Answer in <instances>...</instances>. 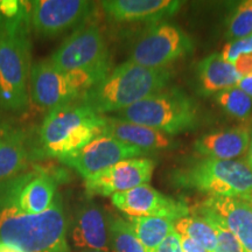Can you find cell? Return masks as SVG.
I'll return each instance as SVG.
<instances>
[{
	"mask_svg": "<svg viewBox=\"0 0 252 252\" xmlns=\"http://www.w3.org/2000/svg\"><path fill=\"white\" fill-rule=\"evenodd\" d=\"M169 80L171 72L167 68H145L126 61L87 90L78 103L100 116L115 113L165 89Z\"/></svg>",
	"mask_w": 252,
	"mask_h": 252,
	"instance_id": "1",
	"label": "cell"
},
{
	"mask_svg": "<svg viewBox=\"0 0 252 252\" xmlns=\"http://www.w3.org/2000/svg\"><path fill=\"white\" fill-rule=\"evenodd\" d=\"M30 31L31 11L0 19V109L6 111H25L30 103Z\"/></svg>",
	"mask_w": 252,
	"mask_h": 252,
	"instance_id": "2",
	"label": "cell"
},
{
	"mask_svg": "<svg viewBox=\"0 0 252 252\" xmlns=\"http://www.w3.org/2000/svg\"><path fill=\"white\" fill-rule=\"evenodd\" d=\"M68 220L60 195L46 212L25 214L0 207V242L23 252H50L65 239Z\"/></svg>",
	"mask_w": 252,
	"mask_h": 252,
	"instance_id": "3",
	"label": "cell"
},
{
	"mask_svg": "<svg viewBox=\"0 0 252 252\" xmlns=\"http://www.w3.org/2000/svg\"><path fill=\"white\" fill-rule=\"evenodd\" d=\"M171 180L184 189L252 203V168L244 160L197 159L175 169Z\"/></svg>",
	"mask_w": 252,
	"mask_h": 252,
	"instance_id": "4",
	"label": "cell"
},
{
	"mask_svg": "<svg viewBox=\"0 0 252 252\" xmlns=\"http://www.w3.org/2000/svg\"><path fill=\"white\" fill-rule=\"evenodd\" d=\"M105 117L81 103L49 110L40 127V144L47 156L62 158L77 152L103 134Z\"/></svg>",
	"mask_w": 252,
	"mask_h": 252,
	"instance_id": "5",
	"label": "cell"
},
{
	"mask_svg": "<svg viewBox=\"0 0 252 252\" xmlns=\"http://www.w3.org/2000/svg\"><path fill=\"white\" fill-rule=\"evenodd\" d=\"M112 117L163 132L178 134L193 130L198 121L197 104L180 88H165L131 106L113 113Z\"/></svg>",
	"mask_w": 252,
	"mask_h": 252,
	"instance_id": "6",
	"label": "cell"
},
{
	"mask_svg": "<svg viewBox=\"0 0 252 252\" xmlns=\"http://www.w3.org/2000/svg\"><path fill=\"white\" fill-rule=\"evenodd\" d=\"M191 49L193 41L179 26L151 24L131 43L127 61L145 68L165 69Z\"/></svg>",
	"mask_w": 252,
	"mask_h": 252,
	"instance_id": "7",
	"label": "cell"
},
{
	"mask_svg": "<svg viewBox=\"0 0 252 252\" xmlns=\"http://www.w3.org/2000/svg\"><path fill=\"white\" fill-rule=\"evenodd\" d=\"M48 60L63 72L111 69L108 45L99 28L93 24L75 30Z\"/></svg>",
	"mask_w": 252,
	"mask_h": 252,
	"instance_id": "8",
	"label": "cell"
},
{
	"mask_svg": "<svg viewBox=\"0 0 252 252\" xmlns=\"http://www.w3.org/2000/svg\"><path fill=\"white\" fill-rule=\"evenodd\" d=\"M94 8V2L86 0L32 1L31 28L37 37L54 39L83 26Z\"/></svg>",
	"mask_w": 252,
	"mask_h": 252,
	"instance_id": "9",
	"label": "cell"
},
{
	"mask_svg": "<svg viewBox=\"0 0 252 252\" xmlns=\"http://www.w3.org/2000/svg\"><path fill=\"white\" fill-rule=\"evenodd\" d=\"M146 154L149 153L116 138L100 134L77 152L60 158L59 160L75 169L84 179H88L123 160L140 158Z\"/></svg>",
	"mask_w": 252,
	"mask_h": 252,
	"instance_id": "10",
	"label": "cell"
},
{
	"mask_svg": "<svg viewBox=\"0 0 252 252\" xmlns=\"http://www.w3.org/2000/svg\"><path fill=\"white\" fill-rule=\"evenodd\" d=\"M111 201L130 217H161L175 222L189 214L185 202L160 193L149 184L112 195Z\"/></svg>",
	"mask_w": 252,
	"mask_h": 252,
	"instance_id": "11",
	"label": "cell"
},
{
	"mask_svg": "<svg viewBox=\"0 0 252 252\" xmlns=\"http://www.w3.org/2000/svg\"><path fill=\"white\" fill-rule=\"evenodd\" d=\"M157 162L149 158H133L110 166L86 179V190L90 196H112L145 185L152 179Z\"/></svg>",
	"mask_w": 252,
	"mask_h": 252,
	"instance_id": "12",
	"label": "cell"
},
{
	"mask_svg": "<svg viewBox=\"0 0 252 252\" xmlns=\"http://www.w3.org/2000/svg\"><path fill=\"white\" fill-rule=\"evenodd\" d=\"M30 91L32 102L48 110L74 103L81 97L67 72L59 70L48 59L32 65Z\"/></svg>",
	"mask_w": 252,
	"mask_h": 252,
	"instance_id": "13",
	"label": "cell"
},
{
	"mask_svg": "<svg viewBox=\"0 0 252 252\" xmlns=\"http://www.w3.org/2000/svg\"><path fill=\"white\" fill-rule=\"evenodd\" d=\"M182 2L176 0H106L102 7L115 23H161L174 15Z\"/></svg>",
	"mask_w": 252,
	"mask_h": 252,
	"instance_id": "14",
	"label": "cell"
},
{
	"mask_svg": "<svg viewBox=\"0 0 252 252\" xmlns=\"http://www.w3.org/2000/svg\"><path fill=\"white\" fill-rule=\"evenodd\" d=\"M71 242L77 250L109 251L108 215L102 208L94 202L78 208L71 228Z\"/></svg>",
	"mask_w": 252,
	"mask_h": 252,
	"instance_id": "15",
	"label": "cell"
},
{
	"mask_svg": "<svg viewBox=\"0 0 252 252\" xmlns=\"http://www.w3.org/2000/svg\"><path fill=\"white\" fill-rule=\"evenodd\" d=\"M202 204L222 219L243 252H252V203L239 198L210 196Z\"/></svg>",
	"mask_w": 252,
	"mask_h": 252,
	"instance_id": "16",
	"label": "cell"
},
{
	"mask_svg": "<svg viewBox=\"0 0 252 252\" xmlns=\"http://www.w3.org/2000/svg\"><path fill=\"white\" fill-rule=\"evenodd\" d=\"M103 134L116 138L147 153L151 151L166 150L174 146V140L163 132L116 117H105Z\"/></svg>",
	"mask_w": 252,
	"mask_h": 252,
	"instance_id": "17",
	"label": "cell"
},
{
	"mask_svg": "<svg viewBox=\"0 0 252 252\" xmlns=\"http://www.w3.org/2000/svg\"><path fill=\"white\" fill-rule=\"evenodd\" d=\"M250 130L234 127L207 133L195 141V150L203 158L219 160H236L248 153L250 145Z\"/></svg>",
	"mask_w": 252,
	"mask_h": 252,
	"instance_id": "18",
	"label": "cell"
},
{
	"mask_svg": "<svg viewBox=\"0 0 252 252\" xmlns=\"http://www.w3.org/2000/svg\"><path fill=\"white\" fill-rule=\"evenodd\" d=\"M241 76L232 63L223 60L220 54H212L197 64V90L203 96L220 94L237 86Z\"/></svg>",
	"mask_w": 252,
	"mask_h": 252,
	"instance_id": "19",
	"label": "cell"
},
{
	"mask_svg": "<svg viewBox=\"0 0 252 252\" xmlns=\"http://www.w3.org/2000/svg\"><path fill=\"white\" fill-rule=\"evenodd\" d=\"M30 157L27 134L19 128L6 127L0 139V182L20 174Z\"/></svg>",
	"mask_w": 252,
	"mask_h": 252,
	"instance_id": "20",
	"label": "cell"
},
{
	"mask_svg": "<svg viewBox=\"0 0 252 252\" xmlns=\"http://www.w3.org/2000/svg\"><path fill=\"white\" fill-rule=\"evenodd\" d=\"M135 236L146 249L152 252L171 232L174 231V222L161 217H127Z\"/></svg>",
	"mask_w": 252,
	"mask_h": 252,
	"instance_id": "21",
	"label": "cell"
},
{
	"mask_svg": "<svg viewBox=\"0 0 252 252\" xmlns=\"http://www.w3.org/2000/svg\"><path fill=\"white\" fill-rule=\"evenodd\" d=\"M174 230L181 237L191 239L208 252L216 251L217 238L215 231L202 217L195 214L182 217L174 222Z\"/></svg>",
	"mask_w": 252,
	"mask_h": 252,
	"instance_id": "22",
	"label": "cell"
},
{
	"mask_svg": "<svg viewBox=\"0 0 252 252\" xmlns=\"http://www.w3.org/2000/svg\"><path fill=\"white\" fill-rule=\"evenodd\" d=\"M109 252H147L127 220L108 215Z\"/></svg>",
	"mask_w": 252,
	"mask_h": 252,
	"instance_id": "23",
	"label": "cell"
},
{
	"mask_svg": "<svg viewBox=\"0 0 252 252\" xmlns=\"http://www.w3.org/2000/svg\"><path fill=\"white\" fill-rule=\"evenodd\" d=\"M195 215H198L206 220L210 226L214 229L217 238V248L215 252H243L241 244L235 237L234 234L224 224L222 219L214 212L203 204L196 208Z\"/></svg>",
	"mask_w": 252,
	"mask_h": 252,
	"instance_id": "24",
	"label": "cell"
},
{
	"mask_svg": "<svg viewBox=\"0 0 252 252\" xmlns=\"http://www.w3.org/2000/svg\"><path fill=\"white\" fill-rule=\"evenodd\" d=\"M217 103L226 115L238 121H247L252 115V98L236 87L217 94Z\"/></svg>",
	"mask_w": 252,
	"mask_h": 252,
	"instance_id": "25",
	"label": "cell"
},
{
	"mask_svg": "<svg viewBox=\"0 0 252 252\" xmlns=\"http://www.w3.org/2000/svg\"><path fill=\"white\" fill-rule=\"evenodd\" d=\"M252 35V0L238 5L230 15L226 26V37L239 40Z\"/></svg>",
	"mask_w": 252,
	"mask_h": 252,
	"instance_id": "26",
	"label": "cell"
},
{
	"mask_svg": "<svg viewBox=\"0 0 252 252\" xmlns=\"http://www.w3.org/2000/svg\"><path fill=\"white\" fill-rule=\"evenodd\" d=\"M250 53H252V35L244 37V39L230 41L224 46L220 56L226 62L234 64L239 56L250 54Z\"/></svg>",
	"mask_w": 252,
	"mask_h": 252,
	"instance_id": "27",
	"label": "cell"
},
{
	"mask_svg": "<svg viewBox=\"0 0 252 252\" xmlns=\"http://www.w3.org/2000/svg\"><path fill=\"white\" fill-rule=\"evenodd\" d=\"M152 252H184L181 244V236L174 230Z\"/></svg>",
	"mask_w": 252,
	"mask_h": 252,
	"instance_id": "28",
	"label": "cell"
},
{
	"mask_svg": "<svg viewBox=\"0 0 252 252\" xmlns=\"http://www.w3.org/2000/svg\"><path fill=\"white\" fill-rule=\"evenodd\" d=\"M234 67L241 77L252 75V53L239 56L234 63Z\"/></svg>",
	"mask_w": 252,
	"mask_h": 252,
	"instance_id": "29",
	"label": "cell"
},
{
	"mask_svg": "<svg viewBox=\"0 0 252 252\" xmlns=\"http://www.w3.org/2000/svg\"><path fill=\"white\" fill-rule=\"evenodd\" d=\"M236 87L252 98V75H249V76H245V77H241V80H239Z\"/></svg>",
	"mask_w": 252,
	"mask_h": 252,
	"instance_id": "30",
	"label": "cell"
},
{
	"mask_svg": "<svg viewBox=\"0 0 252 252\" xmlns=\"http://www.w3.org/2000/svg\"><path fill=\"white\" fill-rule=\"evenodd\" d=\"M50 252H70V249H69V245L67 243V239H64L61 243H59Z\"/></svg>",
	"mask_w": 252,
	"mask_h": 252,
	"instance_id": "31",
	"label": "cell"
},
{
	"mask_svg": "<svg viewBox=\"0 0 252 252\" xmlns=\"http://www.w3.org/2000/svg\"><path fill=\"white\" fill-rule=\"evenodd\" d=\"M0 252H23V251L18 250V249L11 247V245L0 242Z\"/></svg>",
	"mask_w": 252,
	"mask_h": 252,
	"instance_id": "32",
	"label": "cell"
},
{
	"mask_svg": "<svg viewBox=\"0 0 252 252\" xmlns=\"http://www.w3.org/2000/svg\"><path fill=\"white\" fill-rule=\"evenodd\" d=\"M247 162L249 163V166L252 168V134L250 137V145H249V150L247 153Z\"/></svg>",
	"mask_w": 252,
	"mask_h": 252,
	"instance_id": "33",
	"label": "cell"
},
{
	"mask_svg": "<svg viewBox=\"0 0 252 252\" xmlns=\"http://www.w3.org/2000/svg\"><path fill=\"white\" fill-rule=\"evenodd\" d=\"M77 252H109V251H102V250H89V249H84V250H78Z\"/></svg>",
	"mask_w": 252,
	"mask_h": 252,
	"instance_id": "34",
	"label": "cell"
},
{
	"mask_svg": "<svg viewBox=\"0 0 252 252\" xmlns=\"http://www.w3.org/2000/svg\"><path fill=\"white\" fill-rule=\"evenodd\" d=\"M4 132H5V126L0 125V139H1L2 135H4Z\"/></svg>",
	"mask_w": 252,
	"mask_h": 252,
	"instance_id": "35",
	"label": "cell"
}]
</instances>
